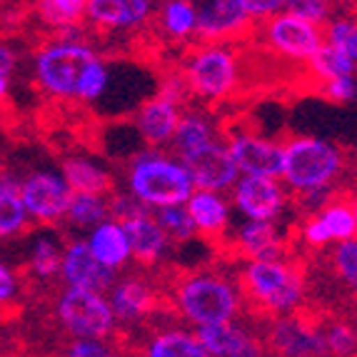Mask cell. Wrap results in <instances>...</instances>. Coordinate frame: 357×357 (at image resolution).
Returning <instances> with one entry per match:
<instances>
[{"label":"cell","instance_id":"obj_13","mask_svg":"<svg viewBox=\"0 0 357 357\" xmlns=\"http://www.w3.org/2000/svg\"><path fill=\"white\" fill-rule=\"evenodd\" d=\"M180 160L185 162L188 173H190L195 188H208V190H230L235 180L240 178V170L235 165L225 140L215 137L203 148L192 150V153L183 155Z\"/></svg>","mask_w":357,"mask_h":357},{"label":"cell","instance_id":"obj_15","mask_svg":"<svg viewBox=\"0 0 357 357\" xmlns=\"http://www.w3.org/2000/svg\"><path fill=\"white\" fill-rule=\"evenodd\" d=\"M180 102H183V98L173 96L165 88H160L148 100H143V105L137 107L135 120H132L143 143H148L150 148H162L173 140L178 120L183 115Z\"/></svg>","mask_w":357,"mask_h":357},{"label":"cell","instance_id":"obj_19","mask_svg":"<svg viewBox=\"0 0 357 357\" xmlns=\"http://www.w3.org/2000/svg\"><path fill=\"white\" fill-rule=\"evenodd\" d=\"M60 275L66 278L68 285L90 287V290H110L115 282V270L105 268L93 252L88 243L75 240L63 250V262H60Z\"/></svg>","mask_w":357,"mask_h":357},{"label":"cell","instance_id":"obj_16","mask_svg":"<svg viewBox=\"0 0 357 357\" xmlns=\"http://www.w3.org/2000/svg\"><path fill=\"white\" fill-rule=\"evenodd\" d=\"M265 342L273 352L282 355H328L320 325L307 322L295 312L275 315Z\"/></svg>","mask_w":357,"mask_h":357},{"label":"cell","instance_id":"obj_29","mask_svg":"<svg viewBox=\"0 0 357 357\" xmlns=\"http://www.w3.org/2000/svg\"><path fill=\"white\" fill-rule=\"evenodd\" d=\"M28 222V210L20 197V183L0 175V238L18 235Z\"/></svg>","mask_w":357,"mask_h":357},{"label":"cell","instance_id":"obj_36","mask_svg":"<svg viewBox=\"0 0 357 357\" xmlns=\"http://www.w3.org/2000/svg\"><path fill=\"white\" fill-rule=\"evenodd\" d=\"M330 262H333V270L340 278V282H345L350 290L357 292V235L335 243Z\"/></svg>","mask_w":357,"mask_h":357},{"label":"cell","instance_id":"obj_45","mask_svg":"<svg viewBox=\"0 0 357 357\" xmlns=\"http://www.w3.org/2000/svg\"><path fill=\"white\" fill-rule=\"evenodd\" d=\"M352 208H355V220H357V195H355V200H352Z\"/></svg>","mask_w":357,"mask_h":357},{"label":"cell","instance_id":"obj_34","mask_svg":"<svg viewBox=\"0 0 357 357\" xmlns=\"http://www.w3.org/2000/svg\"><path fill=\"white\" fill-rule=\"evenodd\" d=\"M310 70L317 80H328V77L335 75H345V73H357V66L352 63L347 55H342L337 48L328 45V43H322L320 50H317L312 58L307 60Z\"/></svg>","mask_w":357,"mask_h":357},{"label":"cell","instance_id":"obj_17","mask_svg":"<svg viewBox=\"0 0 357 357\" xmlns=\"http://www.w3.org/2000/svg\"><path fill=\"white\" fill-rule=\"evenodd\" d=\"M155 13V0H88L85 18L96 28L128 33L143 28Z\"/></svg>","mask_w":357,"mask_h":357},{"label":"cell","instance_id":"obj_1","mask_svg":"<svg viewBox=\"0 0 357 357\" xmlns=\"http://www.w3.org/2000/svg\"><path fill=\"white\" fill-rule=\"evenodd\" d=\"M128 190L137 203L155 210L185 203L195 190V183L180 158L150 148L132 158L128 167Z\"/></svg>","mask_w":357,"mask_h":357},{"label":"cell","instance_id":"obj_28","mask_svg":"<svg viewBox=\"0 0 357 357\" xmlns=\"http://www.w3.org/2000/svg\"><path fill=\"white\" fill-rule=\"evenodd\" d=\"M145 352L150 357H208L195 333L188 330H160L148 340Z\"/></svg>","mask_w":357,"mask_h":357},{"label":"cell","instance_id":"obj_24","mask_svg":"<svg viewBox=\"0 0 357 357\" xmlns=\"http://www.w3.org/2000/svg\"><path fill=\"white\" fill-rule=\"evenodd\" d=\"M63 178L68 180L70 190L75 192H98L107 195L113 190V175L98 162L88 160L83 155H73L63 160Z\"/></svg>","mask_w":357,"mask_h":357},{"label":"cell","instance_id":"obj_43","mask_svg":"<svg viewBox=\"0 0 357 357\" xmlns=\"http://www.w3.org/2000/svg\"><path fill=\"white\" fill-rule=\"evenodd\" d=\"M13 68H15V55H13L10 48L0 45V73H8V75H10Z\"/></svg>","mask_w":357,"mask_h":357},{"label":"cell","instance_id":"obj_38","mask_svg":"<svg viewBox=\"0 0 357 357\" xmlns=\"http://www.w3.org/2000/svg\"><path fill=\"white\" fill-rule=\"evenodd\" d=\"M317 83H320L322 96L330 102L347 105L357 100V73H345V75H335L328 80H317Z\"/></svg>","mask_w":357,"mask_h":357},{"label":"cell","instance_id":"obj_4","mask_svg":"<svg viewBox=\"0 0 357 357\" xmlns=\"http://www.w3.org/2000/svg\"><path fill=\"white\" fill-rule=\"evenodd\" d=\"M240 292L268 315L295 312L303 303V275L280 257L245 260Z\"/></svg>","mask_w":357,"mask_h":357},{"label":"cell","instance_id":"obj_3","mask_svg":"<svg viewBox=\"0 0 357 357\" xmlns=\"http://www.w3.org/2000/svg\"><path fill=\"white\" fill-rule=\"evenodd\" d=\"M173 305L192 325H210L235 320L243 307V292L222 275L197 270L178 280L173 287Z\"/></svg>","mask_w":357,"mask_h":357},{"label":"cell","instance_id":"obj_44","mask_svg":"<svg viewBox=\"0 0 357 357\" xmlns=\"http://www.w3.org/2000/svg\"><path fill=\"white\" fill-rule=\"evenodd\" d=\"M8 73H0V100H3V98H6V93H8V83H10V80H8Z\"/></svg>","mask_w":357,"mask_h":357},{"label":"cell","instance_id":"obj_32","mask_svg":"<svg viewBox=\"0 0 357 357\" xmlns=\"http://www.w3.org/2000/svg\"><path fill=\"white\" fill-rule=\"evenodd\" d=\"M36 3L43 23L60 30L75 28L85 18V6H88V0H36Z\"/></svg>","mask_w":357,"mask_h":357},{"label":"cell","instance_id":"obj_25","mask_svg":"<svg viewBox=\"0 0 357 357\" xmlns=\"http://www.w3.org/2000/svg\"><path fill=\"white\" fill-rule=\"evenodd\" d=\"M158 23L170 40H188L195 36L197 6L195 0H165L158 10Z\"/></svg>","mask_w":357,"mask_h":357},{"label":"cell","instance_id":"obj_41","mask_svg":"<svg viewBox=\"0 0 357 357\" xmlns=\"http://www.w3.org/2000/svg\"><path fill=\"white\" fill-rule=\"evenodd\" d=\"M240 3L252 15V20H265L287 6V0H240Z\"/></svg>","mask_w":357,"mask_h":357},{"label":"cell","instance_id":"obj_22","mask_svg":"<svg viewBox=\"0 0 357 357\" xmlns=\"http://www.w3.org/2000/svg\"><path fill=\"white\" fill-rule=\"evenodd\" d=\"M85 243H88L90 252H93L105 268L115 270V273H118L120 268H126L128 262L132 260L128 232H126V227H123V222H118L115 218H107V220L98 222V225L90 230Z\"/></svg>","mask_w":357,"mask_h":357},{"label":"cell","instance_id":"obj_46","mask_svg":"<svg viewBox=\"0 0 357 357\" xmlns=\"http://www.w3.org/2000/svg\"><path fill=\"white\" fill-rule=\"evenodd\" d=\"M330 3H342V0H330Z\"/></svg>","mask_w":357,"mask_h":357},{"label":"cell","instance_id":"obj_9","mask_svg":"<svg viewBox=\"0 0 357 357\" xmlns=\"http://www.w3.org/2000/svg\"><path fill=\"white\" fill-rule=\"evenodd\" d=\"M262 36H265V45L275 55L298 60V63H307L325 43L320 23H312V20L303 18L298 13L287 10V8L265 18Z\"/></svg>","mask_w":357,"mask_h":357},{"label":"cell","instance_id":"obj_27","mask_svg":"<svg viewBox=\"0 0 357 357\" xmlns=\"http://www.w3.org/2000/svg\"><path fill=\"white\" fill-rule=\"evenodd\" d=\"M110 218V200L98 192H75L73 190L70 203L66 210V220L77 230H93L98 222Z\"/></svg>","mask_w":357,"mask_h":357},{"label":"cell","instance_id":"obj_21","mask_svg":"<svg viewBox=\"0 0 357 357\" xmlns=\"http://www.w3.org/2000/svg\"><path fill=\"white\" fill-rule=\"evenodd\" d=\"M110 307H113L115 317L126 322H137L148 317L158 305L155 290L145 278H123L110 285Z\"/></svg>","mask_w":357,"mask_h":357},{"label":"cell","instance_id":"obj_8","mask_svg":"<svg viewBox=\"0 0 357 357\" xmlns=\"http://www.w3.org/2000/svg\"><path fill=\"white\" fill-rule=\"evenodd\" d=\"M110 218H115L126 227L128 240H130L132 260L150 268V265H158L165 257L173 240L167 238V232L162 230V225L158 222V218H155V213L150 208L137 203L132 195L115 197L113 203H110Z\"/></svg>","mask_w":357,"mask_h":357},{"label":"cell","instance_id":"obj_23","mask_svg":"<svg viewBox=\"0 0 357 357\" xmlns=\"http://www.w3.org/2000/svg\"><path fill=\"white\" fill-rule=\"evenodd\" d=\"M235 250L245 260H257V257H280L282 238L275 220H245L235 232Z\"/></svg>","mask_w":357,"mask_h":357},{"label":"cell","instance_id":"obj_35","mask_svg":"<svg viewBox=\"0 0 357 357\" xmlns=\"http://www.w3.org/2000/svg\"><path fill=\"white\" fill-rule=\"evenodd\" d=\"M60 262H63V252L55 245L53 238H40L36 240L33 250H30V260L28 268L33 270L36 278L40 280H48V278H55L60 273Z\"/></svg>","mask_w":357,"mask_h":357},{"label":"cell","instance_id":"obj_40","mask_svg":"<svg viewBox=\"0 0 357 357\" xmlns=\"http://www.w3.org/2000/svg\"><path fill=\"white\" fill-rule=\"evenodd\" d=\"M68 355H73V357H102V355H110V347L105 345V340L75 337V342L68 347Z\"/></svg>","mask_w":357,"mask_h":357},{"label":"cell","instance_id":"obj_33","mask_svg":"<svg viewBox=\"0 0 357 357\" xmlns=\"http://www.w3.org/2000/svg\"><path fill=\"white\" fill-rule=\"evenodd\" d=\"M153 213H155V218H158V222L162 225V230L167 232V238L173 240V243H190V240L197 235L190 215H188V210H185V203L155 208Z\"/></svg>","mask_w":357,"mask_h":357},{"label":"cell","instance_id":"obj_11","mask_svg":"<svg viewBox=\"0 0 357 357\" xmlns=\"http://www.w3.org/2000/svg\"><path fill=\"white\" fill-rule=\"evenodd\" d=\"M70 185L63 173L53 170H38L20 183V197L28 210V218L40 222H55L66 218L68 203H70Z\"/></svg>","mask_w":357,"mask_h":357},{"label":"cell","instance_id":"obj_14","mask_svg":"<svg viewBox=\"0 0 357 357\" xmlns=\"http://www.w3.org/2000/svg\"><path fill=\"white\" fill-rule=\"evenodd\" d=\"M252 15L240 0H200L195 36L203 43H227L250 30Z\"/></svg>","mask_w":357,"mask_h":357},{"label":"cell","instance_id":"obj_31","mask_svg":"<svg viewBox=\"0 0 357 357\" xmlns=\"http://www.w3.org/2000/svg\"><path fill=\"white\" fill-rule=\"evenodd\" d=\"M325 43L337 48L342 55L357 66V15H330L328 23L322 25Z\"/></svg>","mask_w":357,"mask_h":357},{"label":"cell","instance_id":"obj_7","mask_svg":"<svg viewBox=\"0 0 357 357\" xmlns=\"http://www.w3.org/2000/svg\"><path fill=\"white\" fill-rule=\"evenodd\" d=\"M58 320L73 337L105 340L107 335H113L118 317L100 290L68 285V290L60 292L58 298Z\"/></svg>","mask_w":357,"mask_h":357},{"label":"cell","instance_id":"obj_12","mask_svg":"<svg viewBox=\"0 0 357 357\" xmlns=\"http://www.w3.org/2000/svg\"><path fill=\"white\" fill-rule=\"evenodd\" d=\"M227 148L240 175H270L280 178L282 170V145L248 128H235L225 137Z\"/></svg>","mask_w":357,"mask_h":357},{"label":"cell","instance_id":"obj_26","mask_svg":"<svg viewBox=\"0 0 357 357\" xmlns=\"http://www.w3.org/2000/svg\"><path fill=\"white\" fill-rule=\"evenodd\" d=\"M215 137H218V132H215L213 123H210L203 113L190 110V113L180 115L178 128H175V135L170 143H173L175 155L183 158V155L192 153V150L203 148L205 143H210V140H215Z\"/></svg>","mask_w":357,"mask_h":357},{"label":"cell","instance_id":"obj_20","mask_svg":"<svg viewBox=\"0 0 357 357\" xmlns=\"http://www.w3.org/2000/svg\"><path fill=\"white\" fill-rule=\"evenodd\" d=\"M185 210L190 215L197 235H203V238L218 240L230 230L232 203L220 190L195 188V190L190 192V197L185 200Z\"/></svg>","mask_w":357,"mask_h":357},{"label":"cell","instance_id":"obj_39","mask_svg":"<svg viewBox=\"0 0 357 357\" xmlns=\"http://www.w3.org/2000/svg\"><path fill=\"white\" fill-rule=\"evenodd\" d=\"M285 8L320 25L328 23V18L333 15V3L330 0H287Z\"/></svg>","mask_w":357,"mask_h":357},{"label":"cell","instance_id":"obj_37","mask_svg":"<svg viewBox=\"0 0 357 357\" xmlns=\"http://www.w3.org/2000/svg\"><path fill=\"white\" fill-rule=\"evenodd\" d=\"M322 340H325V350L330 355H352L357 352V330L350 322L333 320L328 325H320Z\"/></svg>","mask_w":357,"mask_h":357},{"label":"cell","instance_id":"obj_6","mask_svg":"<svg viewBox=\"0 0 357 357\" xmlns=\"http://www.w3.org/2000/svg\"><path fill=\"white\" fill-rule=\"evenodd\" d=\"M100 55L75 40H53L38 53L36 58V80L45 93L60 100H77L80 85L88 75L90 66Z\"/></svg>","mask_w":357,"mask_h":357},{"label":"cell","instance_id":"obj_30","mask_svg":"<svg viewBox=\"0 0 357 357\" xmlns=\"http://www.w3.org/2000/svg\"><path fill=\"white\" fill-rule=\"evenodd\" d=\"M315 215L320 218L322 225H325L333 245L340 243V240L355 238L357 235L355 208H352V203H347V200H333V197H330L320 210H315Z\"/></svg>","mask_w":357,"mask_h":357},{"label":"cell","instance_id":"obj_2","mask_svg":"<svg viewBox=\"0 0 357 357\" xmlns=\"http://www.w3.org/2000/svg\"><path fill=\"white\" fill-rule=\"evenodd\" d=\"M342 167H345L342 150L325 137L295 135L282 145L280 180L292 195L333 188Z\"/></svg>","mask_w":357,"mask_h":357},{"label":"cell","instance_id":"obj_42","mask_svg":"<svg viewBox=\"0 0 357 357\" xmlns=\"http://www.w3.org/2000/svg\"><path fill=\"white\" fill-rule=\"evenodd\" d=\"M15 287H18V282H15V275H13L10 270L0 262V305L8 303V300L15 295Z\"/></svg>","mask_w":357,"mask_h":357},{"label":"cell","instance_id":"obj_18","mask_svg":"<svg viewBox=\"0 0 357 357\" xmlns=\"http://www.w3.org/2000/svg\"><path fill=\"white\" fill-rule=\"evenodd\" d=\"M195 337L203 345L205 355L213 357H255L265 350L260 340H255L232 320L195 325Z\"/></svg>","mask_w":357,"mask_h":357},{"label":"cell","instance_id":"obj_10","mask_svg":"<svg viewBox=\"0 0 357 357\" xmlns=\"http://www.w3.org/2000/svg\"><path fill=\"white\" fill-rule=\"evenodd\" d=\"M230 190L232 208L245 220H275L287 205V188L270 175H240Z\"/></svg>","mask_w":357,"mask_h":357},{"label":"cell","instance_id":"obj_5","mask_svg":"<svg viewBox=\"0 0 357 357\" xmlns=\"http://www.w3.org/2000/svg\"><path fill=\"white\" fill-rule=\"evenodd\" d=\"M188 93L205 102H222L240 90V55L227 43H203L183 63Z\"/></svg>","mask_w":357,"mask_h":357}]
</instances>
